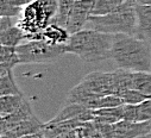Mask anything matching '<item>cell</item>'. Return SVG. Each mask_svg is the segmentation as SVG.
Segmentation results:
<instances>
[{
    "label": "cell",
    "instance_id": "8",
    "mask_svg": "<svg viewBox=\"0 0 151 138\" xmlns=\"http://www.w3.org/2000/svg\"><path fill=\"white\" fill-rule=\"evenodd\" d=\"M70 119H78L81 121L94 120V111L92 109L86 107L82 104L65 100V104L61 107L60 112L50 120V123H57Z\"/></svg>",
    "mask_w": 151,
    "mask_h": 138
},
{
    "label": "cell",
    "instance_id": "13",
    "mask_svg": "<svg viewBox=\"0 0 151 138\" xmlns=\"http://www.w3.org/2000/svg\"><path fill=\"white\" fill-rule=\"evenodd\" d=\"M138 18V36L151 42V5H136Z\"/></svg>",
    "mask_w": 151,
    "mask_h": 138
},
{
    "label": "cell",
    "instance_id": "10",
    "mask_svg": "<svg viewBox=\"0 0 151 138\" xmlns=\"http://www.w3.org/2000/svg\"><path fill=\"white\" fill-rule=\"evenodd\" d=\"M33 116H35V113L31 109L30 102L25 99L24 102L20 105V107H18L14 112H12L5 117H0V136L5 134L16 124H18L25 119L32 118Z\"/></svg>",
    "mask_w": 151,
    "mask_h": 138
},
{
    "label": "cell",
    "instance_id": "21",
    "mask_svg": "<svg viewBox=\"0 0 151 138\" xmlns=\"http://www.w3.org/2000/svg\"><path fill=\"white\" fill-rule=\"evenodd\" d=\"M126 0H95L93 16H104L116 11Z\"/></svg>",
    "mask_w": 151,
    "mask_h": 138
},
{
    "label": "cell",
    "instance_id": "2",
    "mask_svg": "<svg viewBox=\"0 0 151 138\" xmlns=\"http://www.w3.org/2000/svg\"><path fill=\"white\" fill-rule=\"evenodd\" d=\"M114 34L93 29H82L73 33L65 44L67 54L79 56L86 63H101L111 60Z\"/></svg>",
    "mask_w": 151,
    "mask_h": 138
},
{
    "label": "cell",
    "instance_id": "20",
    "mask_svg": "<svg viewBox=\"0 0 151 138\" xmlns=\"http://www.w3.org/2000/svg\"><path fill=\"white\" fill-rule=\"evenodd\" d=\"M11 94H23L18 87L13 73L9 72L4 75H0V95H11Z\"/></svg>",
    "mask_w": 151,
    "mask_h": 138
},
{
    "label": "cell",
    "instance_id": "19",
    "mask_svg": "<svg viewBox=\"0 0 151 138\" xmlns=\"http://www.w3.org/2000/svg\"><path fill=\"white\" fill-rule=\"evenodd\" d=\"M123 104H124V100L122 96L116 95V94H108V95L98 96L94 100H92L88 105V109L98 110V109H104V107H116V106L123 105Z\"/></svg>",
    "mask_w": 151,
    "mask_h": 138
},
{
    "label": "cell",
    "instance_id": "6",
    "mask_svg": "<svg viewBox=\"0 0 151 138\" xmlns=\"http://www.w3.org/2000/svg\"><path fill=\"white\" fill-rule=\"evenodd\" d=\"M95 0H76L68 16L65 29L73 34L86 27L89 17L93 14Z\"/></svg>",
    "mask_w": 151,
    "mask_h": 138
},
{
    "label": "cell",
    "instance_id": "17",
    "mask_svg": "<svg viewBox=\"0 0 151 138\" xmlns=\"http://www.w3.org/2000/svg\"><path fill=\"white\" fill-rule=\"evenodd\" d=\"M25 98L23 94L0 95V117H5L14 112L24 102Z\"/></svg>",
    "mask_w": 151,
    "mask_h": 138
},
{
    "label": "cell",
    "instance_id": "1",
    "mask_svg": "<svg viewBox=\"0 0 151 138\" xmlns=\"http://www.w3.org/2000/svg\"><path fill=\"white\" fill-rule=\"evenodd\" d=\"M151 42L139 36L117 33L111 60L118 68L132 72H151Z\"/></svg>",
    "mask_w": 151,
    "mask_h": 138
},
{
    "label": "cell",
    "instance_id": "14",
    "mask_svg": "<svg viewBox=\"0 0 151 138\" xmlns=\"http://www.w3.org/2000/svg\"><path fill=\"white\" fill-rule=\"evenodd\" d=\"M18 64H20V60L17 48L1 44L0 47V75L12 72L13 68Z\"/></svg>",
    "mask_w": 151,
    "mask_h": 138
},
{
    "label": "cell",
    "instance_id": "26",
    "mask_svg": "<svg viewBox=\"0 0 151 138\" xmlns=\"http://www.w3.org/2000/svg\"><path fill=\"white\" fill-rule=\"evenodd\" d=\"M5 1L11 3V4L16 5V6H20V7H23V6H26V5H29L30 3H32L33 0H5Z\"/></svg>",
    "mask_w": 151,
    "mask_h": 138
},
{
    "label": "cell",
    "instance_id": "24",
    "mask_svg": "<svg viewBox=\"0 0 151 138\" xmlns=\"http://www.w3.org/2000/svg\"><path fill=\"white\" fill-rule=\"evenodd\" d=\"M23 9L20 6H16L5 0H0V16L1 17H16L22 13Z\"/></svg>",
    "mask_w": 151,
    "mask_h": 138
},
{
    "label": "cell",
    "instance_id": "3",
    "mask_svg": "<svg viewBox=\"0 0 151 138\" xmlns=\"http://www.w3.org/2000/svg\"><path fill=\"white\" fill-rule=\"evenodd\" d=\"M136 5V1L126 0L120 7L108 14H92L86 24V27L112 34L126 33L138 36V18Z\"/></svg>",
    "mask_w": 151,
    "mask_h": 138
},
{
    "label": "cell",
    "instance_id": "22",
    "mask_svg": "<svg viewBox=\"0 0 151 138\" xmlns=\"http://www.w3.org/2000/svg\"><path fill=\"white\" fill-rule=\"evenodd\" d=\"M76 0H58V7H57V13L51 23H57L60 25H63L65 27L68 16L75 4Z\"/></svg>",
    "mask_w": 151,
    "mask_h": 138
},
{
    "label": "cell",
    "instance_id": "9",
    "mask_svg": "<svg viewBox=\"0 0 151 138\" xmlns=\"http://www.w3.org/2000/svg\"><path fill=\"white\" fill-rule=\"evenodd\" d=\"M45 123H42L36 116L32 118L25 119L16 124L10 129L5 134L0 136V138H29V137H44L43 127Z\"/></svg>",
    "mask_w": 151,
    "mask_h": 138
},
{
    "label": "cell",
    "instance_id": "7",
    "mask_svg": "<svg viewBox=\"0 0 151 138\" xmlns=\"http://www.w3.org/2000/svg\"><path fill=\"white\" fill-rule=\"evenodd\" d=\"M151 132V120L131 121L122 119L112 124V137H147Z\"/></svg>",
    "mask_w": 151,
    "mask_h": 138
},
{
    "label": "cell",
    "instance_id": "28",
    "mask_svg": "<svg viewBox=\"0 0 151 138\" xmlns=\"http://www.w3.org/2000/svg\"><path fill=\"white\" fill-rule=\"evenodd\" d=\"M132 1H136V3H137V1H138V0H132Z\"/></svg>",
    "mask_w": 151,
    "mask_h": 138
},
{
    "label": "cell",
    "instance_id": "18",
    "mask_svg": "<svg viewBox=\"0 0 151 138\" xmlns=\"http://www.w3.org/2000/svg\"><path fill=\"white\" fill-rule=\"evenodd\" d=\"M131 88L138 89L151 98V72H132Z\"/></svg>",
    "mask_w": 151,
    "mask_h": 138
},
{
    "label": "cell",
    "instance_id": "11",
    "mask_svg": "<svg viewBox=\"0 0 151 138\" xmlns=\"http://www.w3.org/2000/svg\"><path fill=\"white\" fill-rule=\"evenodd\" d=\"M124 119L131 121L151 120V99H146L139 104H124Z\"/></svg>",
    "mask_w": 151,
    "mask_h": 138
},
{
    "label": "cell",
    "instance_id": "5",
    "mask_svg": "<svg viewBox=\"0 0 151 138\" xmlns=\"http://www.w3.org/2000/svg\"><path fill=\"white\" fill-rule=\"evenodd\" d=\"M20 64L48 63L62 57L65 44H51L44 40H27L17 47Z\"/></svg>",
    "mask_w": 151,
    "mask_h": 138
},
{
    "label": "cell",
    "instance_id": "4",
    "mask_svg": "<svg viewBox=\"0 0 151 138\" xmlns=\"http://www.w3.org/2000/svg\"><path fill=\"white\" fill-rule=\"evenodd\" d=\"M58 0H33L24 6L17 25L25 31L27 40H38L40 33L55 18Z\"/></svg>",
    "mask_w": 151,
    "mask_h": 138
},
{
    "label": "cell",
    "instance_id": "25",
    "mask_svg": "<svg viewBox=\"0 0 151 138\" xmlns=\"http://www.w3.org/2000/svg\"><path fill=\"white\" fill-rule=\"evenodd\" d=\"M11 18L12 17H1V19H0V32L13 26V23H12Z\"/></svg>",
    "mask_w": 151,
    "mask_h": 138
},
{
    "label": "cell",
    "instance_id": "15",
    "mask_svg": "<svg viewBox=\"0 0 151 138\" xmlns=\"http://www.w3.org/2000/svg\"><path fill=\"white\" fill-rule=\"evenodd\" d=\"M93 111H94V120L99 123L114 124L124 119V104L116 107H104Z\"/></svg>",
    "mask_w": 151,
    "mask_h": 138
},
{
    "label": "cell",
    "instance_id": "23",
    "mask_svg": "<svg viewBox=\"0 0 151 138\" xmlns=\"http://www.w3.org/2000/svg\"><path fill=\"white\" fill-rule=\"evenodd\" d=\"M124 100V104H139L146 99H151L149 98L146 94H144L143 92L138 91V89H133V88H130V89H126L122 95H120Z\"/></svg>",
    "mask_w": 151,
    "mask_h": 138
},
{
    "label": "cell",
    "instance_id": "27",
    "mask_svg": "<svg viewBox=\"0 0 151 138\" xmlns=\"http://www.w3.org/2000/svg\"><path fill=\"white\" fill-rule=\"evenodd\" d=\"M137 4H142V5H151V0H138Z\"/></svg>",
    "mask_w": 151,
    "mask_h": 138
},
{
    "label": "cell",
    "instance_id": "16",
    "mask_svg": "<svg viewBox=\"0 0 151 138\" xmlns=\"http://www.w3.org/2000/svg\"><path fill=\"white\" fill-rule=\"evenodd\" d=\"M24 41H27V34L18 25H13L0 32V44L9 47H18Z\"/></svg>",
    "mask_w": 151,
    "mask_h": 138
},
{
    "label": "cell",
    "instance_id": "12",
    "mask_svg": "<svg viewBox=\"0 0 151 138\" xmlns=\"http://www.w3.org/2000/svg\"><path fill=\"white\" fill-rule=\"evenodd\" d=\"M71 33L57 23H50L47 27L42 30L38 40H44L51 44H67Z\"/></svg>",
    "mask_w": 151,
    "mask_h": 138
}]
</instances>
